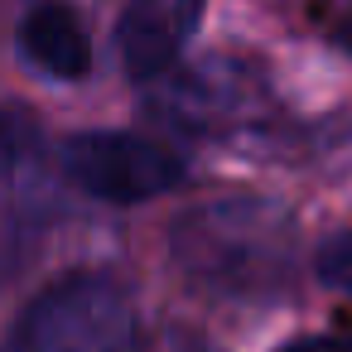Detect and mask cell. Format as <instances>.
<instances>
[{
	"label": "cell",
	"instance_id": "cell-6",
	"mask_svg": "<svg viewBox=\"0 0 352 352\" xmlns=\"http://www.w3.org/2000/svg\"><path fill=\"white\" fill-rule=\"evenodd\" d=\"M20 54L39 73H49L54 82H82L92 73V39L63 0H39V6L25 10Z\"/></svg>",
	"mask_w": 352,
	"mask_h": 352
},
{
	"label": "cell",
	"instance_id": "cell-1",
	"mask_svg": "<svg viewBox=\"0 0 352 352\" xmlns=\"http://www.w3.org/2000/svg\"><path fill=\"white\" fill-rule=\"evenodd\" d=\"M174 270L208 299L265 304L294 280V217L270 198H212L174 217Z\"/></svg>",
	"mask_w": 352,
	"mask_h": 352
},
{
	"label": "cell",
	"instance_id": "cell-8",
	"mask_svg": "<svg viewBox=\"0 0 352 352\" xmlns=\"http://www.w3.org/2000/svg\"><path fill=\"white\" fill-rule=\"evenodd\" d=\"M39 150V131L25 111H0V160L6 164H25Z\"/></svg>",
	"mask_w": 352,
	"mask_h": 352
},
{
	"label": "cell",
	"instance_id": "cell-4",
	"mask_svg": "<svg viewBox=\"0 0 352 352\" xmlns=\"http://www.w3.org/2000/svg\"><path fill=\"white\" fill-rule=\"evenodd\" d=\"M150 107L174 131L232 135L265 111V82L236 58H203L193 68H169L164 78H155Z\"/></svg>",
	"mask_w": 352,
	"mask_h": 352
},
{
	"label": "cell",
	"instance_id": "cell-5",
	"mask_svg": "<svg viewBox=\"0 0 352 352\" xmlns=\"http://www.w3.org/2000/svg\"><path fill=\"white\" fill-rule=\"evenodd\" d=\"M208 0H126L116 15V54L131 82H155L179 68Z\"/></svg>",
	"mask_w": 352,
	"mask_h": 352
},
{
	"label": "cell",
	"instance_id": "cell-9",
	"mask_svg": "<svg viewBox=\"0 0 352 352\" xmlns=\"http://www.w3.org/2000/svg\"><path fill=\"white\" fill-rule=\"evenodd\" d=\"M275 352H352V338H333V333H299V338L280 342Z\"/></svg>",
	"mask_w": 352,
	"mask_h": 352
},
{
	"label": "cell",
	"instance_id": "cell-7",
	"mask_svg": "<svg viewBox=\"0 0 352 352\" xmlns=\"http://www.w3.org/2000/svg\"><path fill=\"white\" fill-rule=\"evenodd\" d=\"M318 280L352 304V227L338 232V236H328L318 246Z\"/></svg>",
	"mask_w": 352,
	"mask_h": 352
},
{
	"label": "cell",
	"instance_id": "cell-10",
	"mask_svg": "<svg viewBox=\"0 0 352 352\" xmlns=\"http://www.w3.org/2000/svg\"><path fill=\"white\" fill-rule=\"evenodd\" d=\"M145 352H217L212 342H203V338H188V333H174V338H164L160 347H145Z\"/></svg>",
	"mask_w": 352,
	"mask_h": 352
},
{
	"label": "cell",
	"instance_id": "cell-3",
	"mask_svg": "<svg viewBox=\"0 0 352 352\" xmlns=\"http://www.w3.org/2000/svg\"><path fill=\"white\" fill-rule=\"evenodd\" d=\"M63 179L97 203H155L184 184V155L131 131H78L58 145Z\"/></svg>",
	"mask_w": 352,
	"mask_h": 352
},
{
	"label": "cell",
	"instance_id": "cell-2",
	"mask_svg": "<svg viewBox=\"0 0 352 352\" xmlns=\"http://www.w3.org/2000/svg\"><path fill=\"white\" fill-rule=\"evenodd\" d=\"M0 352H145L135 289L116 270L78 265L20 309Z\"/></svg>",
	"mask_w": 352,
	"mask_h": 352
},
{
	"label": "cell",
	"instance_id": "cell-11",
	"mask_svg": "<svg viewBox=\"0 0 352 352\" xmlns=\"http://www.w3.org/2000/svg\"><path fill=\"white\" fill-rule=\"evenodd\" d=\"M338 44H342V49L352 54V25H342V30H338Z\"/></svg>",
	"mask_w": 352,
	"mask_h": 352
}]
</instances>
